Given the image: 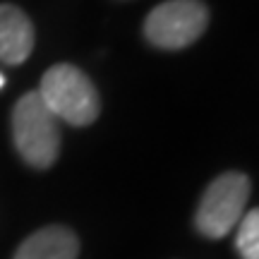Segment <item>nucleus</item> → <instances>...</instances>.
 <instances>
[{"instance_id": "obj_4", "label": "nucleus", "mask_w": 259, "mask_h": 259, "mask_svg": "<svg viewBox=\"0 0 259 259\" xmlns=\"http://www.w3.org/2000/svg\"><path fill=\"white\" fill-rule=\"evenodd\" d=\"M209 27V8L202 0H166L144 19V36L163 51L192 46Z\"/></svg>"}, {"instance_id": "obj_8", "label": "nucleus", "mask_w": 259, "mask_h": 259, "mask_svg": "<svg viewBox=\"0 0 259 259\" xmlns=\"http://www.w3.org/2000/svg\"><path fill=\"white\" fill-rule=\"evenodd\" d=\"M3 87H5V77L0 74V89H3Z\"/></svg>"}, {"instance_id": "obj_3", "label": "nucleus", "mask_w": 259, "mask_h": 259, "mask_svg": "<svg viewBox=\"0 0 259 259\" xmlns=\"http://www.w3.org/2000/svg\"><path fill=\"white\" fill-rule=\"evenodd\" d=\"M250 178L238 170H228L213 180L202 194L194 213V226L209 240H221L240 223L245 204L250 199Z\"/></svg>"}, {"instance_id": "obj_1", "label": "nucleus", "mask_w": 259, "mask_h": 259, "mask_svg": "<svg viewBox=\"0 0 259 259\" xmlns=\"http://www.w3.org/2000/svg\"><path fill=\"white\" fill-rule=\"evenodd\" d=\"M38 96L58 120L74 127L92 125L101 113V99L94 82L74 65L60 63L48 67L41 77Z\"/></svg>"}, {"instance_id": "obj_6", "label": "nucleus", "mask_w": 259, "mask_h": 259, "mask_svg": "<svg viewBox=\"0 0 259 259\" xmlns=\"http://www.w3.org/2000/svg\"><path fill=\"white\" fill-rule=\"evenodd\" d=\"M79 240L65 226H46L29 235L12 259H77Z\"/></svg>"}, {"instance_id": "obj_2", "label": "nucleus", "mask_w": 259, "mask_h": 259, "mask_svg": "<svg viewBox=\"0 0 259 259\" xmlns=\"http://www.w3.org/2000/svg\"><path fill=\"white\" fill-rule=\"evenodd\" d=\"M12 139L19 156L31 168L46 170L60 154L58 118L46 108L38 92L24 94L12 111Z\"/></svg>"}, {"instance_id": "obj_5", "label": "nucleus", "mask_w": 259, "mask_h": 259, "mask_svg": "<svg viewBox=\"0 0 259 259\" xmlns=\"http://www.w3.org/2000/svg\"><path fill=\"white\" fill-rule=\"evenodd\" d=\"M34 51V24L17 5H0V63L22 65Z\"/></svg>"}, {"instance_id": "obj_7", "label": "nucleus", "mask_w": 259, "mask_h": 259, "mask_svg": "<svg viewBox=\"0 0 259 259\" xmlns=\"http://www.w3.org/2000/svg\"><path fill=\"white\" fill-rule=\"evenodd\" d=\"M235 250L242 259H259V206L242 213L235 235Z\"/></svg>"}]
</instances>
